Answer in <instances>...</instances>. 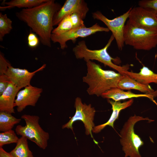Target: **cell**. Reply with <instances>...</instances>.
Segmentation results:
<instances>
[{
    "instance_id": "1",
    "label": "cell",
    "mask_w": 157,
    "mask_h": 157,
    "mask_svg": "<svg viewBox=\"0 0 157 157\" xmlns=\"http://www.w3.org/2000/svg\"><path fill=\"white\" fill-rule=\"evenodd\" d=\"M61 7L54 0H47L35 7L23 8L16 15L38 35L43 45L51 47L53 18Z\"/></svg>"
},
{
    "instance_id": "2",
    "label": "cell",
    "mask_w": 157,
    "mask_h": 157,
    "mask_svg": "<svg viewBox=\"0 0 157 157\" xmlns=\"http://www.w3.org/2000/svg\"><path fill=\"white\" fill-rule=\"evenodd\" d=\"M85 62L87 73L82 79L88 85L86 91L89 95L99 97L111 88H117L123 75L112 70H104L100 65L92 60Z\"/></svg>"
},
{
    "instance_id": "3",
    "label": "cell",
    "mask_w": 157,
    "mask_h": 157,
    "mask_svg": "<svg viewBox=\"0 0 157 157\" xmlns=\"http://www.w3.org/2000/svg\"><path fill=\"white\" fill-rule=\"evenodd\" d=\"M114 39V36L112 35L104 47L101 49L96 50L89 49L87 47L85 41L82 40L79 41L73 48L72 51L75 57L77 59H83L85 61L97 60L103 63L105 66H108L124 75L125 74L124 72L129 69V65L121 66L115 64L113 61H116L117 59L111 57L107 51L108 48Z\"/></svg>"
},
{
    "instance_id": "4",
    "label": "cell",
    "mask_w": 157,
    "mask_h": 157,
    "mask_svg": "<svg viewBox=\"0 0 157 157\" xmlns=\"http://www.w3.org/2000/svg\"><path fill=\"white\" fill-rule=\"evenodd\" d=\"M145 120L149 122L153 121L148 118L134 115L131 116L123 125L120 136V142L125 154L124 157H142L139 149L144 143L139 136L135 133L134 126L138 122Z\"/></svg>"
},
{
    "instance_id": "5",
    "label": "cell",
    "mask_w": 157,
    "mask_h": 157,
    "mask_svg": "<svg viewBox=\"0 0 157 157\" xmlns=\"http://www.w3.org/2000/svg\"><path fill=\"white\" fill-rule=\"evenodd\" d=\"M124 44L137 50L148 51L157 45V33L135 26L128 21L124 30Z\"/></svg>"
},
{
    "instance_id": "6",
    "label": "cell",
    "mask_w": 157,
    "mask_h": 157,
    "mask_svg": "<svg viewBox=\"0 0 157 157\" xmlns=\"http://www.w3.org/2000/svg\"><path fill=\"white\" fill-rule=\"evenodd\" d=\"M26 125H18L15 131L18 135L26 137L35 143L40 148L45 149L48 146L49 134L42 128L39 124V117L36 115L24 114L21 117Z\"/></svg>"
},
{
    "instance_id": "7",
    "label": "cell",
    "mask_w": 157,
    "mask_h": 157,
    "mask_svg": "<svg viewBox=\"0 0 157 157\" xmlns=\"http://www.w3.org/2000/svg\"><path fill=\"white\" fill-rule=\"evenodd\" d=\"M74 107L76 111L74 115L68 122L62 126V128L70 129L73 131V123L77 120L81 121L84 124L86 135H90L95 144H97L98 142L94 139L92 133L95 126L93 122L96 112L95 108L92 107L90 104L88 105L85 103H83L81 99L78 97L75 99Z\"/></svg>"
},
{
    "instance_id": "8",
    "label": "cell",
    "mask_w": 157,
    "mask_h": 157,
    "mask_svg": "<svg viewBox=\"0 0 157 157\" xmlns=\"http://www.w3.org/2000/svg\"><path fill=\"white\" fill-rule=\"evenodd\" d=\"M110 30L107 27L100 26L96 23L92 26L87 27L85 25L74 28L64 33L60 34H52L51 41L54 43H58L61 49L67 47V42L71 40L74 43L79 37L84 38L99 32H108Z\"/></svg>"
},
{
    "instance_id": "9",
    "label": "cell",
    "mask_w": 157,
    "mask_h": 157,
    "mask_svg": "<svg viewBox=\"0 0 157 157\" xmlns=\"http://www.w3.org/2000/svg\"><path fill=\"white\" fill-rule=\"evenodd\" d=\"M130 8L126 12L120 16L110 19L105 16L100 11H97L92 13L94 19L103 22L110 31L115 40L118 49L122 50L124 44V30L125 23L128 18Z\"/></svg>"
},
{
    "instance_id": "10",
    "label": "cell",
    "mask_w": 157,
    "mask_h": 157,
    "mask_svg": "<svg viewBox=\"0 0 157 157\" xmlns=\"http://www.w3.org/2000/svg\"><path fill=\"white\" fill-rule=\"evenodd\" d=\"M157 13L149 9L134 7L130 12L128 21L135 26L157 33Z\"/></svg>"
},
{
    "instance_id": "11",
    "label": "cell",
    "mask_w": 157,
    "mask_h": 157,
    "mask_svg": "<svg viewBox=\"0 0 157 157\" xmlns=\"http://www.w3.org/2000/svg\"><path fill=\"white\" fill-rule=\"evenodd\" d=\"M89 10L87 3L83 0H66L54 15L53 26L58 25L64 17L75 13L79 14L84 19Z\"/></svg>"
},
{
    "instance_id": "12",
    "label": "cell",
    "mask_w": 157,
    "mask_h": 157,
    "mask_svg": "<svg viewBox=\"0 0 157 157\" xmlns=\"http://www.w3.org/2000/svg\"><path fill=\"white\" fill-rule=\"evenodd\" d=\"M43 91L42 88L27 86L18 92L15 101V107L18 112H21L27 106H35Z\"/></svg>"
},
{
    "instance_id": "13",
    "label": "cell",
    "mask_w": 157,
    "mask_h": 157,
    "mask_svg": "<svg viewBox=\"0 0 157 157\" xmlns=\"http://www.w3.org/2000/svg\"><path fill=\"white\" fill-rule=\"evenodd\" d=\"M46 66L44 64L36 70L32 72L24 69L14 68L10 64L5 74L10 81L17 87L21 89L31 85V81L37 72L43 70Z\"/></svg>"
},
{
    "instance_id": "14",
    "label": "cell",
    "mask_w": 157,
    "mask_h": 157,
    "mask_svg": "<svg viewBox=\"0 0 157 157\" xmlns=\"http://www.w3.org/2000/svg\"><path fill=\"white\" fill-rule=\"evenodd\" d=\"M21 89L10 82L8 87L0 95V111L11 114L15 113V97Z\"/></svg>"
},
{
    "instance_id": "15",
    "label": "cell",
    "mask_w": 157,
    "mask_h": 157,
    "mask_svg": "<svg viewBox=\"0 0 157 157\" xmlns=\"http://www.w3.org/2000/svg\"><path fill=\"white\" fill-rule=\"evenodd\" d=\"M108 101L112 106L113 111L111 115L106 123L95 126L92 130L93 133H97L100 132L107 126H111L114 129V122L118 118L120 112L121 110L131 106L133 102V99H131L123 102H121L120 101H115L108 99Z\"/></svg>"
},
{
    "instance_id": "16",
    "label": "cell",
    "mask_w": 157,
    "mask_h": 157,
    "mask_svg": "<svg viewBox=\"0 0 157 157\" xmlns=\"http://www.w3.org/2000/svg\"><path fill=\"white\" fill-rule=\"evenodd\" d=\"M117 88L123 90H138L154 97L157 96V91H155L149 85L142 84L126 74L123 75L119 81Z\"/></svg>"
},
{
    "instance_id": "17",
    "label": "cell",
    "mask_w": 157,
    "mask_h": 157,
    "mask_svg": "<svg viewBox=\"0 0 157 157\" xmlns=\"http://www.w3.org/2000/svg\"><path fill=\"white\" fill-rule=\"evenodd\" d=\"M101 96L108 99H111L115 101L131 99L133 98L146 97L149 98L157 105V104L154 101L152 95L147 94H136L131 91H124L118 88H111L103 93Z\"/></svg>"
},
{
    "instance_id": "18",
    "label": "cell",
    "mask_w": 157,
    "mask_h": 157,
    "mask_svg": "<svg viewBox=\"0 0 157 157\" xmlns=\"http://www.w3.org/2000/svg\"><path fill=\"white\" fill-rule=\"evenodd\" d=\"M137 81L145 85L151 83H157V74L155 73L148 67L143 66L138 73L126 71L124 72Z\"/></svg>"
},
{
    "instance_id": "19",
    "label": "cell",
    "mask_w": 157,
    "mask_h": 157,
    "mask_svg": "<svg viewBox=\"0 0 157 157\" xmlns=\"http://www.w3.org/2000/svg\"><path fill=\"white\" fill-rule=\"evenodd\" d=\"M47 0H12L8 2H4L6 6H0L1 10L10 9L14 7L29 8L37 6Z\"/></svg>"
},
{
    "instance_id": "20",
    "label": "cell",
    "mask_w": 157,
    "mask_h": 157,
    "mask_svg": "<svg viewBox=\"0 0 157 157\" xmlns=\"http://www.w3.org/2000/svg\"><path fill=\"white\" fill-rule=\"evenodd\" d=\"M28 139L21 136L15 147L10 153L14 157H34L28 147Z\"/></svg>"
},
{
    "instance_id": "21",
    "label": "cell",
    "mask_w": 157,
    "mask_h": 157,
    "mask_svg": "<svg viewBox=\"0 0 157 157\" xmlns=\"http://www.w3.org/2000/svg\"><path fill=\"white\" fill-rule=\"evenodd\" d=\"M21 120V119L15 117L12 114L0 111V131L4 132L12 130L15 125Z\"/></svg>"
},
{
    "instance_id": "22",
    "label": "cell",
    "mask_w": 157,
    "mask_h": 157,
    "mask_svg": "<svg viewBox=\"0 0 157 157\" xmlns=\"http://www.w3.org/2000/svg\"><path fill=\"white\" fill-rule=\"evenodd\" d=\"M13 28L12 21L6 14L0 13V41H2L5 35L10 33Z\"/></svg>"
},
{
    "instance_id": "23",
    "label": "cell",
    "mask_w": 157,
    "mask_h": 157,
    "mask_svg": "<svg viewBox=\"0 0 157 157\" xmlns=\"http://www.w3.org/2000/svg\"><path fill=\"white\" fill-rule=\"evenodd\" d=\"M19 138L13 130L0 133V147L5 145L17 143Z\"/></svg>"
},
{
    "instance_id": "24",
    "label": "cell",
    "mask_w": 157,
    "mask_h": 157,
    "mask_svg": "<svg viewBox=\"0 0 157 157\" xmlns=\"http://www.w3.org/2000/svg\"><path fill=\"white\" fill-rule=\"evenodd\" d=\"M73 28L74 27L69 15L62 20L57 27L53 29L52 34H60L69 31Z\"/></svg>"
},
{
    "instance_id": "25",
    "label": "cell",
    "mask_w": 157,
    "mask_h": 157,
    "mask_svg": "<svg viewBox=\"0 0 157 157\" xmlns=\"http://www.w3.org/2000/svg\"><path fill=\"white\" fill-rule=\"evenodd\" d=\"M139 6L149 9L157 13V0H142L138 1Z\"/></svg>"
},
{
    "instance_id": "26",
    "label": "cell",
    "mask_w": 157,
    "mask_h": 157,
    "mask_svg": "<svg viewBox=\"0 0 157 157\" xmlns=\"http://www.w3.org/2000/svg\"><path fill=\"white\" fill-rule=\"evenodd\" d=\"M74 28L85 25L83 19L78 13H74L69 15Z\"/></svg>"
},
{
    "instance_id": "27",
    "label": "cell",
    "mask_w": 157,
    "mask_h": 157,
    "mask_svg": "<svg viewBox=\"0 0 157 157\" xmlns=\"http://www.w3.org/2000/svg\"><path fill=\"white\" fill-rule=\"evenodd\" d=\"M10 64L5 58L3 55L0 53V75L5 74Z\"/></svg>"
},
{
    "instance_id": "28",
    "label": "cell",
    "mask_w": 157,
    "mask_h": 157,
    "mask_svg": "<svg viewBox=\"0 0 157 157\" xmlns=\"http://www.w3.org/2000/svg\"><path fill=\"white\" fill-rule=\"evenodd\" d=\"M27 40L28 46L32 48L36 47L39 44V38L35 34L32 33H31L28 34Z\"/></svg>"
},
{
    "instance_id": "29",
    "label": "cell",
    "mask_w": 157,
    "mask_h": 157,
    "mask_svg": "<svg viewBox=\"0 0 157 157\" xmlns=\"http://www.w3.org/2000/svg\"><path fill=\"white\" fill-rule=\"evenodd\" d=\"M11 81L6 74L0 75V95L8 87Z\"/></svg>"
},
{
    "instance_id": "30",
    "label": "cell",
    "mask_w": 157,
    "mask_h": 157,
    "mask_svg": "<svg viewBox=\"0 0 157 157\" xmlns=\"http://www.w3.org/2000/svg\"><path fill=\"white\" fill-rule=\"evenodd\" d=\"M0 157H14L10 152L5 150L2 147H0Z\"/></svg>"
},
{
    "instance_id": "31",
    "label": "cell",
    "mask_w": 157,
    "mask_h": 157,
    "mask_svg": "<svg viewBox=\"0 0 157 157\" xmlns=\"http://www.w3.org/2000/svg\"></svg>"
}]
</instances>
